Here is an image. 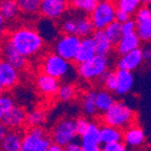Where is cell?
<instances>
[{
	"label": "cell",
	"mask_w": 151,
	"mask_h": 151,
	"mask_svg": "<svg viewBox=\"0 0 151 151\" xmlns=\"http://www.w3.org/2000/svg\"><path fill=\"white\" fill-rule=\"evenodd\" d=\"M36 84H37L39 91L42 94H44V96H46V97L57 96L58 90H59L60 86H61L59 79L54 78V77L47 75L45 73L38 76Z\"/></svg>",
	"instance_id": "14"
},
{
	"label": "cell",
	"mask_w": 151,
	"mask_h": 151,
	"mask_svg": "<svg viewBox=\"0 0 151 151\" xmlns=\"http://www.w3.org/2000/svg\"><path fill=\"white\" fill-rule=\"evenodd\" d=\"M81 144H82L83 147V151H102V144H97V143L84 141H81Z\"/></svg>",
	"instance_id": "39"
},
{
	"label": "cell",
	"mask_w": 151,
	"mask_h": 151,
	"mask_svg": "<svg viewBox=\"0 0 151 151\" xmlns=\"http://www.w3.org/2000/svg\"><path fill=\"white\" fill-rule=\"evenodd\" d=\"M7 129H9V128L3 124L2 121H0V143H1V141L4 139V137L6 135L7 132H9Z\"/></svg>",
	"instance_id": "42"
},
{
	"label": "cell",
	"mask_w": 151,
	"mask_h": 151,
	"mask_svg": "<svg viewBox=\"0 0 151 151\" xmlns=\"http://www.w3.org/2000/svg\"><path fill=\"white\" fill-rule=\"evenodd\" d=\"M58 98L61 100L62 102H69L76 97V88L71 84L65 83V84L61 85L57 93Z\"/></svg>",
	"instance_id": "32"
},
{
	"label": "cell",
	"mask_w": 151,
	"mask_h": 151,
	"mask_svg": "<svg viewBox=\"0 0 151 151\" xmlns=\"http://www.w3.org/2000/svg\"><path fill=\"white\" fill-rule=\"evenodd\" d=\"M143 3H144V4H150L151 5V0H143Z\"/></svg>",
	"instance_id": "47"
},
{
	"label": "cell",
	"mask_w": 151,
	"mask_h": 151,
	"mask_svg": "<svg viewBox=\"0 0 151 151\" xmlns=\"http://www.w3.org/2000/svg\"><path fill=\"white\" fill-rule=\"evenodd\" d=\"M64 150L65 151H83V147L81 142L78 141H73L71 143H69L68 145H66L64 147Z\"/></svg>",
	"instance_id": "41"
},
{
	"label": "cell",
	"mask_w": 151,
	"mask_h": 151,
	"mask_svg": "<svg viewBox=\"0 0 151 151\" xmlns=\"http://www.w3.org/2000/svg\"><path fill=\"white\" fill-rule=\"evenodd\" d=\"M14 48L26 58L36 56L41 52L44 39L35 28L21 26L11 33L7 39Z\"/></svg>",
	"instance_id": "1"
},
{
	"label": "cell",
	"mask_w": 151,
	"mask_h": 151,
	"mask_svg": "<svg viewBox=\"0 0 151 151\" xmlns=\"http://www.w3.org/2000/svg\"><path fill=\"white\" fill-rule=\"evenodd\" d=\"M19 70L4 59H0V84L4 89L16 86L19 82Z\"/></svg>",
	"instance_id": "11"
},
{
	"label": "cell",
	"mask_w": 151,
	"mask_h": 151,
	"mask_svg": "<svg viewBox=\"0 0 151 151\" xmlns=\"http://www.w3.org/2000/svg\"><path fill=\"white\" fill-rule=\"evenodd\" d=\"M96 98H97V91H94V90H89L85 93L82 102V108L85 114L94 116L98 112Z\"/></svg>",
	"instance_id": "27"
},
{
	"label": "cell",
	"mask_w": 151,
	"mask_h": 151,
	"mask_svg": "<svg viewBox=\"0 0 151 151\" xmlns=\"http://www.w3.org/2000/svg\"><path fill=\"white\" fill-rule=\"evenodd\" d=\"M5 20L3 18V16L0 13V40L2 39L3 35H4V31H5Z\"/></svg>",
	"instance_id": "43"
},
{
	"label": "cell",
	"mask_w": 151,
	"mask_h": 151,
	"mask_svg": "<svg viewBox=\"0 0 151 151\" xmlns=\"http://www.w3.org/2000/svg\"><path fill=\"white\" fill-rule=\"evenodd\" d=\"M14 105V100L9 94H0V121H2L7 111Z\"/></svg>",
	"instance_id": "35"
},
{
	"label": "cell",
	"mask_w": 151,
	"mask_h": 151,
	"mask_svg": "<svg viewBox=\"0 0 151 151\" xmlns=\"http://www.w3.org/2000/svg\"><path fill=\"white\" fill-rule=\"evenodd\" d=\"M78 133L76 130L75 121L70 119L60 120L52 128V141L60 146L65 147L69 143L76 141Z\"/></svg>",
	"instance_id": "8"
},
{
	"label": "cell",
	"mask_w": 151,
	"mask_h": 151,
	"mask_svg": "<svg viewBox=\"0 0 151 151\" xmlns=\"http://www.w3.org/2000/svg\"><path fill=\"white\" fill-rule=\"evenodd\" d=\"M123 135H124V132L120 128L106 125V124L101 126L102 144H109V143L121 142L123 141Z\"/></svg>",
	"instance_id": "22"
},
{
	"label": "cell",
	"mask_w": 151,
	"mask_h": 151,
	"mask_svg": "<svg viewBox=\"0 0 151 151\" xmlns=\"http://www.w3.org/2000/svg\"><path fill=\"white\" fill-rule=\"evenodd\" d=\"M96 55H97V50H96V45H94L92 37L91 36L84 37L81 39L80 46H79L78 52L76 55L73 62L77 64L83 63L93 58Z\"/></svg>",
	"instance_id": "17"
},
{
	"label": "cell",
	"mask_w": 151,
	"mask_h": 151,
	"mask_svg": "<svg viewBox=\"0 0 151 151\" xmlns=\"http://www.w3.org/2000/svg\"><path fill=\"white\" fill-rule=\"evenodd\" d=\"M101 0H68L69 6L76 12L84 15H90Z\"/></svg>",
	"instance_id": "25"
},
{
	"label": "cell",
	"mask_w": 151,
	"mask_h": 151,
	"mask_svg": "<svg viewBox=\"0 0 151 151\" xmlns=\"http://www.w3.org/2000/svg\"><path fill=\"white\" fill-rule=\"evenodd\" d=\"M141 151H151V146H147L145 148H143Z\"/></svg>",
	"instance_id": "46"
},
{
	"label": "cell",
	"mask_w": 151,
	"mask_h": 151,
	"mask_svg": "<svg viewBox=\"0 0 151 151\" xmlns=\"http://www.w3.org/2000/svg\"><path fill=\"white\" fill-rule=\"evenodd\" d=\"M104 32L106 34L107 37L110 39V41L116 45V43L120 41V39L123 36V31H122V23L118 22L116 20H114L113 22H111L110 24L104 28Z\"/></svg>",
	"instance_id": "29"
},
{
	"label": "cell",
	"mask_w": 151,
	"mask_h": 151,
	"mask_svg": "<svg viewBox=\"0 0 151 151\" xmlns=\"http://www.w3.org/2000/svg\"><path fill=\"white\" fill-rule=\"evenodd\" d=\"M90 125V122L84 116H80L77 120H75V126H76V130H77V133L78 135H83L86 132V130L88 129Z\"/></svg>",
	"instance_id": "36"
},
{
	"label": "cell",
	"mask_w": 151,
	"mask_h": 151,
	"mask_svg": "<svg viewBox=\"0 0 151 151\" xmlns=\"http://www.w3.org/2000/svg\"><path fill=\"white\" fill-rule=\"evenodd\" d=\"M60 28L63 34L69 35H77V23H76V16L67 17L63 19L60 24Z\"/></svg>",
	"instance_id": "34"
},
{
	"label": "cell",
	"mask_w": 151,
	"mask_h": 151,
	"mask_svg": "<svg viewBox=\"0 0 151 151\" xmlns=\"http://www.w3.org/2000/svg\"><path fill=\"white\" fill-rule=\"evenodd\" d=\"M26 122V113L23 108L14 105L7 111V113L2 119V123L9 129L15 130L20 128Z\"/></svg>",
	"instance_id": "16"
},
{
	"label": "cell",
	"mask_w": 151,
	"mask_h": 151,
	"mask_svg": "<svg viewBox=\"0 0 151 151\" xmlns=\"http://www.w3.org/2000/svg\"><path fill=\"white\" fill-rule=\"evenodd\" d=\"M0 13L3 16L5 21H14L18 17L19 9L17 0H1L0 2Z\"/></svg>",
	"instance_id": "23"
},
{
	"label": "cell",
	"mask_w": 151,
	"mask_h": 151,
	"mask_svg": "<svg viewBox=\"0 0 151 151\" xmlns=\"http://www.w3.org/2000/svg\"><path fill=\"white\" fill-rule=\"evenodd\" d=\"M45 122V113L40 109H36L31 112L26 113L25 124L29 127H37L41 126Z\"/></svg>",
	"instance_id": "30"
},
{
	"label": "cell",
	"mask_w": 151,
	"mask_h": 151,
	"mask_svg": "<svg viewBox=\"0 0 151 151\" xmlns=\"http://www.w3.org/2000/svg\"><path fill=\"white\" fill-rule=\"evenodd\" d=\"M102 122L120 129H127L135 124V112L125 102L116 101L108 110L103 112Z\"/></svg>",
	"instance_id": "2"
},
{
	"label": "cell",
	"mask_w": 151,
	"mask_h": 151,
	"mask_svg": "<svg viewBox=\"0 0 151 151\" xmlns=\"http://www.w3.org/2000/svg\"><path fill=\"white\" fill-rule=\"evenodd\" d=\"M46 151H65V150H64L63 146H60V145L56 144V143H52Z\"/></svg>",
	"instance_id": "45"
},
{
	"label": "cell",
	"mask_w": 151,
	"mask_h": 151,
	"mask_svg": "<svg viewBox=\"0 0 151 151\" xmlns=\"http://www.w3.org/2000/svg\"><path fill=\"white\" fill-rule=\"evenodd\" d=\"M116 73L118 84H116V89L114 92L118 96H125L129 93L134 84V77L132 75V71L118 68L116 70Z\"/></svg>",
	"instance_id": "18"
},
{
	"label": "cell",
	"mask_w": 151,
	"mask_h": 151,
	"mask_svg": "<svg viewBox=\"0 0 151 151\" xmlns=\"http://www.w3.org/2000/svg\"><path fill=\"white\" fill-rule=\"evenodd\" d=\"M102 151H128L127 146L124 142H116V143H109L103 144Z\"/></svg>",
	"instance_id": "37"
},
{
	"label": "cell",
	"mask_w": 151,
	"mask_h": 151,
	"mask_svg": "<svg viewBox=\"0 0 151 151\" xmlns=\"http://www.w3.org/2000/svg\"><path fill=\"white\" fill-rule=\"evenodd\" d=\"M118 9H124L129 14H135L137 9L143 4V0H114Z\"/></svg>",
	"instance_id": "31"
},
{
	"label": "cell",
	"mask_w": 151,
	"mask_h": 151,
	"mask_svg": "<svg viewBox=\"0 0 151 151\" xmlns=\"http://www.w3.org/2000/svg\"><path fill=\"white\" fill-rule=\"evenodd\" d=\"M68 7V0H41L40 14L44 18L57 20L64 16Z\"/></svg>",
	"instance_id": "10"
},
{
	"label": "cell",
	"mask_w": 151,
	"mask_h": 151,
	"mask_svg": "<svg viewBox=\"0 0 151 151\" xmlns=\"http://www.w3.org/2000/svg\"><path fill=\"white\" fill-rule=\"evenodd\" d=\"M141 43L142 41L137 36V32L131 34H125L122 36L120 41L114 45V50L119 56H122V55H125L131 50L139 48Z\"/></svg>",
	"instance_id": "19"
},
{
	"label": "cell",
	"mask_w": 151,
	"mask_h": 151,
	"mask_svg": "<svg viewBox=\"0 0 151 151\" xmlns=\"http://www.w3.org/2000/svg\"><path fill=\"white\" fill-rule=\"evenodd\" d=\"M91 37L93 39L94 45H96L97 55L108 56L112 52L113 48H114V44L106 36L104 29H96L91 35Z\"/></svg>",
	"instance_id": "20"
},
{
	"label": "cell",
	"mask_w": 151,
	"mask_h": 151,
	"mask_svg": "<svg viewBox=\"0 0 151 151\" xmlns=\"http://www.w3.org/2000/svg\"><path fill=\"white\" fill-rule=\"evenodd\" d=\"M137 34L142 42L151 41V5L142 4L134 14Z\"/></svg>",
	"instance_id": "9"
},
{
	"label": "cell",
	"mask_w": 151,
	"mask_h": 151,
	"mask_svg": "<svg viewBox=\"0 0 151 151\" xmlns=\"http://www.w3.org/2000/svg\"><path fill=\"white\" fill-rule=\"evenodd\" d=\"M122 31H123V35L135 33V31H137V25H135L134 19H129V20H127L126 22L122 23Z\"/></svg>",
	"instance_id": "38"
},
{
	"label": "cell",
	"mask_w": 151,
	"mask_h": 151,
	"mask_svg": "<svg viewBox=\"0 0 151 151\" xmlns=\"http://www.w3.org/2000/svg\"><path fill=\"white\" fill-rule=\"evenodd\" d=\"M82 38L78 35L63 34L57 38L54 44V50L57 55L61 56L64 59L73 62L78 52Z\"/></svg>",
	"instance_id": "7"
},
{
	"label": "cell",
	"mask_w": 151,
	"mask_h": 151,
	"mask_svg": "<svg viewBox=\"0 0 151 151\" xmlns=\"http://www.w3.org/2000/svg\"><path fill=\"white\" fill-rule=\"evenodd\" d=\"M116 6L114 0H101L89 15L94 29H104L116 20Z\"/></svg>",
	"instance_id": "4"
},
{
	"label": "cell",
	"mask_w": 151,
	"mask_h": 151,
	"mask_svg": "<svg viewBox=\"0 0 151 151\" xmlns=\"http://www.w3.org/2000/svg\"><path fill=\"white\" fill-rule=\"evenodd\" d=\"M143 50V56H144L145 61H151V47H144Z\"/></svg>",
	"instance_id": "44"
},
{
	"label": "cell",
	"mask_w": 151,
	"mask_h": 151,
	"mask_svg": "<svg viewBox=\"0 0 151 151\" xmlns=\"http://www.w3.org/2000/svg\"><path fill=\"white\" fill-rule=\"evenodd\" d=\"M114 98L112 97L110 91L107 89L99 90L97 91V98H96V103H97L98 111L100 112H105L107 111L114 103Z\"/></svg>",
	"instance_id": "26"
},
{
	"label": "cell",
	"mask_w": 151,
	"mask_h": 151,
	"mask_svg": "<svg viewBox=\"0 0 151 151\" xmlns=\"http://www.w3.org/2000/svg\"><path fill=\"white\" fill-rule=\"evenodd\" d=\"M110 61L108 56L96 55L93 58L86 62H83L77 65V73L81 79L88 82L96 80H101L107 71L109 70Z\"/></svg>",
	"instance_id": "3"
},
{
	"label": "cell",
	"mask_w": 151,
	"mask_h": 151,
	"mask_svg": "<svg viewBox=\"0 0 151 151\" xmlns=\"http://www.w3.org/2000/svg\"><path fill=\"white\" fill-rule=\"evenodd\" d=\"M76 23H77V35L80 36L81 38L89 37L96 31L89 17L83 14L76 16Z\"/></svg>",
	"instance_id": "24"
},
{
	"label": "cell",
	"mask_w": 151,
	"mask_h": 151,
	"mask_svg": "<svg viewBox=\"0 0 151 151\" xmlns=\"http://www.w3.org/2000/svg\"><path fill=\"white\" fill-rule=\"evenodd\" d=\"M145 139H146V135H145L144 130L135 124L128 127L124 131L123 142L126 144V146L130 147V148L142 147L144 145Z\"/></svg>",
	"instance_id": "15"
},
{
	"label": "cell",
	"mask_w": 151,
	"mask_h": 151,
	"mask_svg": "<svg viewBox=\"0 0 151 151\" xmlns=\"http://www.w3.org/2000/svg\"><path fill=\"white\" fill-rule=\"evenodd\" d=\"M101 82L105 89H107L110 92H114L116 89V84H118L116 71L108 70L101 78Z\"/></svg>",
	"instance_id": "33"
},
{
	"label": "cell",
	"mask_w": 151,
	"mask_h": 151,
	"mask_svg": "<svg viewBox=\"0 0 151 151\" xmlns=\"http://www.w3.org/2000/svg\"><path fill=\"white\" fill-rule=\"evenodd\" d=\"M52 144V139L41 126L32 127L23 135L21 151H46Z\"/></svg>",
	"instance_id": "6"
},
{
	"label": "cell",
	"mask_w": 151,
	"mask_h": 151,
	"mask_svg": "<svg viewBox=\"0 0 151 151\" xmlns=\"http://www.w3.org/2000/svg\"><path fill=\"white\" fill-rule=\"evenodd\" d=\"M131 19V14H129L128 12L124 11V9H116V20L120 23H124L127 20Z\"/></svg>",
	"instance_id": "40"
},
{
	"label": "cell",
	"mask_w": 151,
	"mask_h": 151,
	"mask_svg": "<svg viewBox=\"0 0 151 151\" xmlns=\"http://www.w3.org/2000/svg\"><path fill=\"white\" fill-rule=\"evenodd\" d=\"M42 69L43 73L59 80H64L70 77L73 70L70 61L62 58L56 52L47 55L45 57L42 63Z\"/></svg>",
	"instance_id": "5"
},
{
	"label": "cell",
	"mask_w": 151,
	"mask_h": 151,
	"mask_svg": "<svg viewBox=\"0 0 151 151\" xmlns=\"http://www.w3.org/2000/svg\"><path fill=\"white\" fill-rule=\"evenodd\" d=\"M20 13L26 16H33L40 13L41 0H17Z\"/></svg>",
	"instance_id": "28"
},
{
	"label": "cell",
	"mask_w": 151,
	"mask_h": 151,
	"mask_svg": "<svg viewBox=\"0 0 151 151\" xmlns=\"http://www.w3.org/2000/svg\"><path fill=\"white\" fill-rule=\"evenodd\" d=\"M144 56H143V50L141 47L133 50L125 55H122L116 62V67L120 69H126V70L133 71L137 69L144 62Z\"/></svg>",
	"instance_id": "12"
},
{
	"label": "cell",
	"mask_w": 151,
	"mask_h": 151,
	"mask_svg": "<svg viewBox=\"0 0 151 151\" xmlns=\"http://www.w3.org/2000/svg\"><path fill=\"white\" fill-rule=\"evenodd\" d=\"M23 135L16 130H11L6 133L0 143V151H21Z\"/></svg>",
	"instance_id": "21"
},
{
	"label": "cell",
	"mask_w": 151,
	"mask_h": 151,
	"mask_svg": "<svg viewBox=\"0 0 151 151\" xmlns=\"http://www.w3.org/2000/svg\"><path fill=\"white\" fill-rule=\"evenodd\" d=\"M1 55L3 59L6 60L9 63L12 64L18 70H22L26 67L27 64V58L17 52L9 41H5L1 46Z\"/></svg>",
	"instance_id": "13"
},
{
	"label": "cell",
	"mask_w": 151,
	"mask_h": 151,
	"mask_svg": "<svg viewBox=\"0 0 151 151\" xmlns=\"http://www.w3.org/2000/svg\"><path fill=\"white\" fill-rule=\"evenodd\" d=\"M3 91H4V88L2 87V85L0 84V94H2Z\"/></svg>",
	"instance_id": "48"
}]
</instances>
